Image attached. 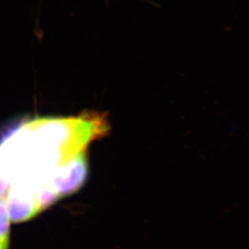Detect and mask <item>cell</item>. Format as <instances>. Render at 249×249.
<instances>
[{
	"label": "cell",
	"mask_w": 249,
	"mask_h": 249,
	"mask_svg": "<svg viewBox=\"0 0 249 249\" xmlns=\"http://www.w3.org/2000/svg\"><path fill=\"white\" fill-rule=\"evenodd\" d=\"M110 129L107 114L37 117L0 141V178L8 185L9 213L29 219L68 195L70 164Z\"/></svg>",
	"instance_id": "6da1fadb"
},
{
	"label": "cell",
	"mask_w": 249,
	"mask_h": 249,
	"mask_svg": "<svg viewBox=\"0 0 249 249\" xmlns=\"http://www.w3.org/2000/svg\"><path fill=\"white\" fill-rule=\"evenodd\" d=\"M8 185L0 178V249H9V218L7 205Z\"/></svg>",
	"instance_id": "7a4b0ae2"
}]
</instances>
